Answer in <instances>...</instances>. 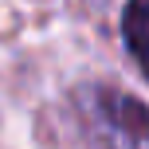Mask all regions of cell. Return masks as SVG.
<instances>
[{
    "instance_id": "cell-1",
    "label": "cell",
    "mask_w": 149,
    "mask_h": 149,
    "mask_svg": "<svg viewBox=\"0 0 149 149\" xmlns=\"http://www.w3.org/2000/svg\"><path fill=\"white\" fill-rule=\"evenodd\" d=\"M126 39H130L134 59L149 74V0H130V8H126Z\"/></svg>"
}]
</instances>
